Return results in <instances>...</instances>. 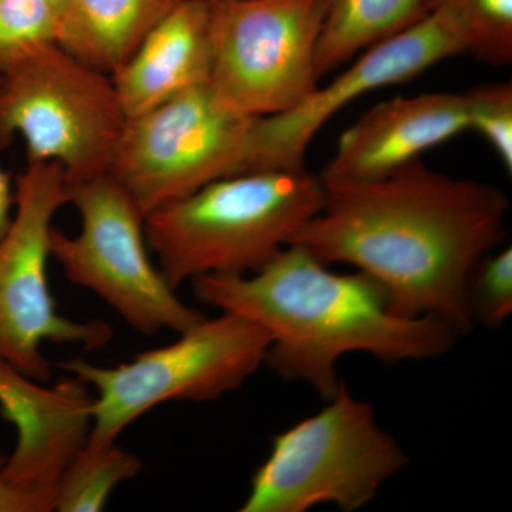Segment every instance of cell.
Returning <instances> with one entry per match:
<instances>
[{
  "label": "cell",
  "mask_w": 512,
  "mask_h": 512,
  "mask_svg": "<svg viewBox=\"0 0 512 512\" xmlns=\"http://www.w3.org/2000/svg\"><path fill=\"white\" fill-rule=\"evenodd\" d=\"M320 180L322 208L291 244L370 276L396 315L437 316L460 336L470 333L468 278L504 238L507 195L420 158L377 180Z\"/></svg>",
  "instance_id": "cell-1"
},
{
  "label": "cell",
  "mask_w": 512,
  "mask_h": 512,
  "mask_svg": "<svg viewBox=\"0 0 512 512\" xmlns=\"http://www.w3.org/2000/svg\"><path fill=\"white\" fill-rule=\"evenodd\" d=\"M302 245L289 244L247 275L192 279L204 305L258 323L271 336L265 363L288 382H306L325 400L340 383L336 363L360 352L393 366L447 353L460 333L437 316L403 318L382 286L357 271L339 274Z\"/></svg>",
  "instance_id": "cell-2"
},
{
  "label": "cell",
  "mask_w": 512,
  "mask_h": 512,
  "mask_svg": "<svg viewBox=\"0 0 512 512\" xmlns=\"http://www.w3.org/2000/svg\"><path fill=\"white\" fill-rule=\"evenodd\" d=\"M322 204V180L306 170L228 175L150 212L147 244L174 289L202 275L252 274Z\"/></svg>",
  "instance_id": "cell-3"
},
{
  "label": "cell",
  "mask_w": 512,
  "mask_h": 512,
  "mask_svg": "<svg viewBox=\"0 0 512 512\" xmlns=\"http://www.w3.org/2000/svg\"><path fill=\"white\" fill-rule=\"evenodd\" d=\"M328 402L272 439L239 511L305 512L323 503L357 511L409 463L380 429L372 404L353 397L345 383Z\"/></svg>",
  "instance_id": "cell-4"
},
{
  "label": "cell",
  "mask_w": 512,
  "mask_h": 512,
  "mask_svg": "<svg viewBox=\"0 0 512 512\" xmlns=\"http://www.w3.org/2000/svg\"><path fill=\"white\" fill-rule=\"evenodd\" d=\"M110 74L46 46L0 76V150L16 137L28 163H56L67 184L107 174L126 126Z\"/></svg>",
  "instance_id": "cell-5"
},
{
  "label": "cell",
  "mask_w": 512,
  "mask_h": 512,
  "mask_svg": "<svg viewBox=\"0 0 512 512\" xmlns=\"http://www.w3.org/2000/svg\"><path fill=\"white\" fill-rule=\"evenodd\" d=\"M178 335L171 345L140 353L116 367L83 359L60 363L97 392L87 439L117 441L121 431L148 410L171 400L220 399L254 375L271 345V336L262 326L229 312L202 319Z\"/></svg>",
  "instance_id": "cell-6"
},
{
  "label": "cell",
  "mask_w": 512,
  "mask_h": 512,
  "mask_svg": "<svg viewBox=\"0 0 512 512\" xmlns=\"http://www.w3.org/2000/svg\"><path fill=\"white\" fill-rule=\"evenodd\" d=\"M80 231L53 227L50 251L70 284L96 293L128 326L153 336L181 333L205 316L185 305L150 258L146 217L109 173L67 184Z\"/></svg>",
  "instance_id": "cell-7"
},
{
  "label": "cell",
  "mask_w": 512,
  "mask_h": 512,
  "mask_svg": "<svg viewBox=\"0 0 512 512\" xmlns=\"http://www.w3.org/2000/svg\"><path fill=\"white\" fill-rule=\"evenodd\" d=\"M67 204L63 168L26 163L16 177L15 214L0 241V360L37 383L52 379L43 343L97 350L113 338L109 323L64 318L50 292L47 264L53 218Z\"/></svg>",
  "instance_id": "cell-8"
},
{
  "label": "cell",
  "mask_w": 512,
  "mask_h": 512,
  "mask_svg": "<svg viewBox=\"0 0 512 512\" xmlns=\"http://www.w3.org/2000/svg\"><path fill=\"white\" fill-rule=\"evenodd\" d=\"M256 117L232 110L202 84L128 117L109 174L147 217L234 175Z\"/></svg>",
  "instance_id": "cell-9"
},
{
  "label": "cell",
  "mask_w": 512,
  "mask_h": 512,
  "mask_svg": "<svg viewBox=\"0 0 512 512\" xmlns=\"http://www.w3.org/2000/svg\"><path fill=\"white\" fill-rule=\"evenodd\" d=\"M328 0H229L211 5L210 84L249 117L284 113L319 86L316 45Z\"/></svg>",
  "instance_id": "cell-10"
},
{
  "label": "cell",
  "mask_w": 512,
  "mask_h": 512,
  "mask_svg": "<svg viewBox=\"0 0 512 512\" xmlns=\"http://www.w3.org/2000/svg\"><path fill=\"white\" fill-rule=\"evenodd\" d=\"M461 37L439 6L399 35L369 47L350 60L332 82L319 83L293 109L256 117L235 174L254 171H301L313 138L350 103L384 87L404 83L450 57L463 55Z\"/></svg>",
  "instance_id": "cell-11"
},
{
  "label": "cell",
  "mask_w": 512,
  "mask_h": 512,
  "mask_svg": "<svg viewBox=\"0 0 512 512\" xmlns=\"http://www.w3.org/2000/svg\"><path fill=\"white\" fill-rule=\"evenodd\" d=\"M467 130L466 93L393 97L343 131L320 177L377 180Z\"/></svg>",
  "instance_id": "cell-12"
},
{
  "label": "cell",
  "mask_w": 512,
  "mask_h": 512,
  "mask_svg": "<svg viewBox=\"0 0 512 512\" xmlns=\"http://www.w3.org/2000/svg\"><path fill=\"white\" fill-rule=\"evenodd\" d=\"M212 62L210 3L180 0L111 74V80L128 119L210 83Z\"/></svg>",
  "instance_id": "cell-13"
},
{
  "label": "cell",
  "mask_w": 512,
  "mask_h": 512,
  "mask_svg": "<svg viewBox=\"0 0 512 512\" xmlns=\"http://www.w3.org/2000/svg\"><path fill=\"white\" fill-rule=\"evenodd\" d=\"M180 0H63L59 45L113 74Z\"/></svg>",
  "instance_id": "cell-14"
},
{
  "label": "cell",
  "mask_w": 512,
  "mask_h": 512,
  "mask_svg": "<svg viewBox=\"0 0 512 512\" xmlns=\"http://www.w3.org/2000/svg\"><path fill=\"white\" fill-rule=\"evenodd\" d=\"M434 0H328L316 45L319 80L423 19Z\"/></svg>",
  "instance_id": "cell-15"
},
{
  "label": "cell",
  "mask_w": 512,
  "mask_h": 512,
  "mask_svg": "<svg viewBox=\"0 0 512 512\" xmlns=\"http://www.w3.org/2000/svg\"><path fill=\"white\" fill-rule=\"evenodd\" d=\"M141 460L117 441L87 439L70 458L55 488V511L99 512L123 481L136 477Z\"/></svg>",
  "instance_id": "cell-16"
},
{
  "label": "cell",
  "mask_w": 512,
  "mask_h": 512,
  "mask_svg": "<svg viewBox=\"0 0 512 512\" xmlns=\"http://www.w3.org/2000/svg\"><path fill=\"white\" fill-rule=\"evenodd\" d=\"M453 20L464 50L480 62L512 60V0H434Z\"/></svg>",
  "instance_id": "cell-17"
},
{
  "label": "cell",
  "mask_w": 512,
  "mask_h": 512,
  "mask_svg": "<svg viewBox=\"0 0 512 512\" xmlns=\"http://www.w3.org/2000/svg\"><path fill=\"white\" fill-rule=\"evenodd\" d=\"M59 36L60 10L52 0H0V76Z\"/></svg>",
  "instance_id": "cell-18"
},
{
  "label": "cell",
  "mask_w": 512,
  "mask_h": 512,
  "mask_svg": "<svg viewBox=\"0 0 512 512\" xmlns=\"http://www.w3.org/2000/svg\"><path fill=\"white\" fill-rule=\"evenodd\" d=\"M467 306L471 319L500 328L512 312V249L488 252L468 278Z\"/></svg>",
  "instance_id": "cell-19"
},
{
  "label": "cell",
  "mask_w": 512,
  "mask_h": 512,
  "mask_svg": "<svg viewBox=\"0 0 512 512\" xmlns=\"http://www.w3.org/2000/svg\"><path fill=\"white\" fill-rule=\"evenodd\" d=\"M468 130L477 131L512 173V83H488L466 93Z\"/></svg>",
  "instance_id": "cell-20"
},
{
  "label": "cell",
  "mask_w": 512,
  "mask_h": 512,
  "mask_svg": "<svg viewBox=\"0 0 512 512\" xmlns=\"http://www.w3.org/2000/svg\"><path fill=\"white\" fill-rule=\"evenodd\" d=\"M8 456L0 453V512H52L45 498L15 483L6 471Z\"/></svg>",
  "instance_id": "cell-21"
},
{
  "label": "cell",
  "mask_w": 512,
  "mask_h": 512,
  "mask_svg": "<svg viewBox=\"0 0 512 512\" xmlns=\"http://www.w3.org/2000/svg\"><path fill=\"white\" fill-rule=\"evenodd\" d=\"M13 207H15V190L12 188L8 173L0 167V241L5 237L12 222Z\"/></svg>",
  "instance_id": "cell-22"
},
{
  "label": "cell",
  "mask_w": 512,
  "mask_h": 512,
  "mask_svg": "<svg viewBox=\"0 0 512 512\" xmlns=\"http://www.w3.org/2000/svg\"><path fill=\"white\" fill-rule=\"evenodd\" d=\"M23 379L25 376L22 373L0 360V403L8 400L19 389Z\"/></svg>",
  "instance_id": "cell-23"
},
{
  "label": "cell",
  "mask_w": 512,
  "mask_h": 512,
  "mask_svg": "<svg viewBox=\"0 0 512 512\" xmlns=\"http://www.w3.org/2000/svg\"><path fill=\"white\" fill-rule=\"evenodd\" d=\"M202 2H207L210 3V5H214V3L229 2V0H202Z\"/></svg>",
  "instance_id": "cell-24"
},
{
  "label": "cell",
  "mask_w": 512,
  "mask_h": 512,
  "mask_svg": "<svg viewBox=\"0 0 512 512\" xmlns=\"http://www.w3.org/2000/svg\"><path fill=\"white\" fill-rule=\"evenodd\" d=\"M53 3L59 8V10H62L63 0H52Z\"/></svg>",
  "instance_id": "cell-25"
}]
</instances>
